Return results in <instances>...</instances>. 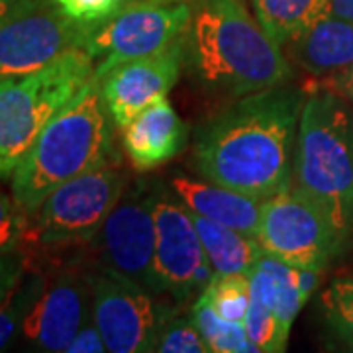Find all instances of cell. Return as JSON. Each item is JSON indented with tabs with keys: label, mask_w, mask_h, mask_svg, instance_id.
Wrapping results in <instances>:
<instances>
[{
	"label": "cell",
	"mask_w": 353,
	"mask_h": 353,
	"mask_svg": "<svg viewBox=\"0 0 353 353\" xmlns=\"http://www.w3.org/2000/svg\"><path fill=\"white\" fill-rule=\"evenodd\" d=\"M304 99V87L285 83L230 104L194 136L196 173L259 201L290 187Z\"/></svg>",
	"instance_id": "cell-1"
},
{
	"label": "cell",
	"mask_w": 353,
	"mask_h": 353,
	"mask_svg": "<svg viewBox=\"0 0 353 353\" xmlns=\"http://www.w3.org/2000/svg\"><path fill=\"white\" fill-rule=\"evenodd\" d=\"M187 71L204 92L236 101L290 83L294 75L283 48L248 12L243 0H194Z\"/></svg>",
	"instance_id": "cell-2"
},
{
	"label": "cell",
	"mask_w": 353,
	"mask_h": 353,
	"mask_svg": "<svg viewBox=\"0 0 353 353\" xmlns=\"http://www.w3.org/2000/svg\"><path fill=\"white\" fill-rule=\"evenodd\" d=\"M303 87L292 183L328 218L341 252L353 232V104L316 79Z\"/></svg>",
	"instance_id": "cell-3"
},
{
	"label": "cell",
	"mask_w": 353,
	"mask_h": 353,
	"mask_svg": "<svg viewBox=\"0 0 353 353\" xmlns=\"http://www.w3.org/2000/svg\"><path fill=\"white\" fill-rule=\"evenodd\" d=\"M110 153L112 120L104 108L99 81L92 77L41 130L14 169L12 196L32 216L63 183L110 165Z\"/></svg>",
	"instance_id": "cell-4"
},
{
	"label": "cell",
	"mask_w": 353,
	"mask_h": 353,
	"mask_svg": "<svg viewBox=\"0 0 353 353\" xmlns=\"http://www.w3.org/2000/svg\"><path fill=\"white\" fill-rule=\"evenodd\" d=\"M92 77V57L73 48L30 75L0 79V181L12 179L41 130Z\"/></svg>",
	"instance_id": "cell-5"
},
{
	"label": "cell",
	"mask_w": 353,
	"mask_h": 353,
	"mask_svg": "<svg viewBox=\"0 0 353 353\" xmlns=\"http://www.w3.org/2000/svg\"><path fill=\"white\" fill-rule=\"evenodd\" d=\"M194 0H132L101 24L83 28L81 48L99 79L112 67L169 48L187 34Z\"/></svg>",
	"instance_id": "cell-6"
},
{
	"label": "cell",
	"mask_w": 353,
	"mask_h": 353,
	"mask_svg": "<svg viewBox=\"0 0 353 353\" xmlns=\"http://www.w3.org/2000/svg\"><path fill=\"white\" fill-rule=\"evenodd\" d=\"M126 187V175L110 165L67 181L50 192L32 214L34 224H30L28 240L43 248L90 243Z\"/></svg>",
	"instance_id": "cell-7"
},
{
	"label": "cell",
	"mask_w": 353,
	"mask_h": 353,
	"mask_svg": "<svg viewBox=\"0 0 353 353\" xmlns=\"http://www.w3.org/2000/svg\"><path fill=\"white\" fill-rule=\"evenodd\" d=\"M90 287V310L101 330L106 352H155L165 322L179 312L176 304L159 301L161 296L116 273H87Z\"/></svg>",
	"instance_id": "cell-8"
},
{
	"label": "cell",
	"mask_w": 353,
	"mask_h": 353,
	"mask_svg": "<svg viewBox=\"0 0 353 353\" xmlns=\"http://www.w3.org/2000/svg\"><path fill=\"white\" fill-rule=\"evenodd\" d=\"M255 238L263 252L296 269H326L340 253L328 218L294 183L261 202Z\"/></svg>",
	"instance_id": "cell-9"
},
{
	"label": "cell",
	"mask_w": 353,
	"mask_h": 353,
	"mask_svg": "<svg viewBox=\"0 0 353 353\" xmlns=\"http://www.w3.org/2000/svg\"><path fill=\"white\" fill-rule=\"evenodd\" d=\"M101 271L116 273L153 290V259H155V214L153 189L136 183L124 190L112 212L102 224L97 238Z\"/></svg>",
	"instance_id": "cell-10"
},
{
	"label": "cell",
	"mask_w": 353,
	"mask_h": 353,
	"mask_svg": "<svg viewBox=\"0 0 353 353\" xmlns=\"http://www.w3.org/2000/svg\"><path fill=\"white\" fill-rule=\"evenodd\" d=\"M155 214V259L153 290L176 304L196 296L194 279L206 259L194 218L173 189L153 187Z\"/></svg>",
	"instance_id": "cell-11"
},
{
	"label": "cell",
	"mask_w": 353,
	"mask_h": 353,
	"mask_svg": "<svg viewBox=\"0 0 353 353\" xmlns=\"http://www.w3.org/2000/svg\"><path fill=\"white\" fill-rule=\"evenodd\" d=\"M83 26L51 0H36L0 22V79L30 75L81 48Z\"/></svg>",
	"instance_id": "cell-12"
},
{
	"label": "cell",
	"mask_w": 353,
	"mask_h": 353,
	"mask_svg": "<svg viewBox=\"0 0 353 353\" xmlns=\"http://www.w3.org/2000/svg\"><path fill=\"white\" fill-rule=\"evenodd\" d=\"M185 67L187 34L165 50L116 65L99 77L102 102L114 126L122 130L136 114L167 99Z\"/></svg>",
	"instance_id": "cell-13"
},
{
	"label": "cell",
	"mask_w": 353,
	"mask_h": 353,
	"mask_svg": "<svg viewBox=\"0 0 353 353\" xmlns=\"http://www.w3.org/2000/svg\"><path fill=\"white\" fill-rule=\"evenodd\" d=\"M303 306L296 267L261 253L250 271V308L243 320L250 340L261 353L285 352L292 322Z\"/></svg>",
	"instance_id": "cell-14"
},
{
	"label": "cell",
	"mask_w": 353,
	"mask_h": 353,
	"mask_svg": "<svg viewBox=\"0 0 353 353\" xmlns=\"http://www.w3.org/2000/svg\"><path fill=\"white\" fill-rule=\"evenodd\" d=\"M92 314L87 275L63 271L46 281L43 290L26 316L22 340L34 352H67L71 340Z\"/></svg>",
	"instance_id": "cell-15"
},
{
	"label": "cell",
	"mask_w": 353,
	"mask_h": 353,
	"mask_svg": "<svg viewBox=\"0 0 353 353\" xmlns=\"http://www.w3.org/2000/svg\"><path fill=\"white\" fill-rule=\"evenodd\" d=\"M120 132L130 163L141 173L169 163L189 143V128L169 99L153 102Z\"/></svg>",
	"instance_id": "cell-16"
},
{
	"label": "cell",
	"mask_w": 353,
	"mask_h": 353,
	"mask_svg": "<svg viewBox=\"0 0 353 353\" xmlns=\"http://www.w3.org/2000/svg\"><path fill=\"white\" fill-rule=\"evenodd\" d=\"M169 187L192 214L210 218L252 238L257 236L263 201L212 181L187 175H173L169 179Z\"/></svg>",
	"instance_id": "cell-17"
},
{
	"label": "cell",
	"mask_w": 353,
	"mask_h": 353,
	"mask_svg": "<svg viewBox=\"0 0 353 353\" xmlns=\"http://www.w3.org/2000/svg\"><path fill=\"white\" fill-rule=\"evenodd\" d=\"M283 48L289 61L312 79L340 73L353 63V22L324 16Z\"/></svg>",
	"instance_id": "cell-18"
},
{
	"label": "cell",
	"mask_w": 353,
	"mask_h": 353,
	"mask_svg": "<svg viewBox=\"0 0 353 353\" xmlns=\"http://www.w3.org/2000/svg\"><path fill=\"white\" fill-rule=\"evenodd\" d=\"M202 248L218 275H250L255 261L263 253L257 238L245 236L234 228L210 218L192 214Z\"/></svg>",
	"instance_id": "cell-19"
},
{
	"label": "cell",
	"mask_w": 353,
	"mask_h": 353,
	"mask_svg": "<svg viewBox=\"0 0 353 353\" xmlns=\"http://www.w3.org/2000/svg\"><path fill=\"white\" fill-rule=\"evenodd\" d=\"M252 4L257 22L281 48L328 16V0H252Z\"/></svg>",
	"instance_id": "cell-20"
},
{
	"label": "cell",
	"mask_w": 353,
	"mask_h": 353,
	"mask_svg": "<svg viewBox=\"0 0 353 353\" xmlns=\"http://www.w3.org/2000/svg\"><path fill=\"white\" fill-rule=\"evenodd\" d=\"M190 316L196 328L201 330L204 341L208 343L210 353H261L250 340L243 322L222 318L202 292L192 301Z\"/></svg>",
	"instance_id": "cell-21"
},
{
	"label": "cell",
	"mask_w": 353,
	"mask_h": 353,
	"mask_svg": "<svg viewBox=\"0 0 353 353\" xmlns=\"http://www.w3.org/2000/svg\"><path fill=\"white\" fill-rule=\"evenodd\" d=\"M46 279L41 275H28L0 301V352L8 350L22 336L26 316L30 314L39 292L43 290Z\"/></svg>",
	"instance_id": "cell-22"
},
{
	"label": "cell",
	"mask_w": 353,
	"mask_h": 353,
	"mask_svg": "<svg viewBox=\"0 0 353 353\" xmlns=\"http://www.w3.org/2000/svg\"><path fill=\"white\" fill-rule=\"evenodd\" d=\"M202 294L222 318L243 322L250 308V275H218L210 279Z\"/></svg>",
	"instance_id": "cell-23"
},
{
	"label": "cell",
	"mask_w": 353,
	"mask_h": 353,
	"mask_svg": "<svg viewBox=\"0 0 353 353\" xmlns=\"http://www.w3.org/2000/svg\"><path fill=\"white\" fill-rule=\"evenodd\" d=\"M320 306L328 328L353 352V277L332 281L320 296Z\"/></svg>",
	"instance_id": "cell-24"
},
{
	"label": "cell",
	"mask_w": 353,
	"mask_h": 353,
	"mask_svg": "<svg viewBox=\"0 0 353 353\" xmlns=\"http://www.w3.org/2000/svg\"><path fill=\"white\" fill-rule=\"evenodd\" d=\"M159 353H210L208 343L202 338L192 316H181L176 312L165 322L159 334L157 347Z\"/></svg>",
	"instance_id": "cell-25"
},
{
	"label": "cell",
	"mask_w": 353,
	"mask_h": 353,
	"mask_svg": "<svg viewBox=\"0 0 353 353\" xmlns=\"http://www.w3.org/2000/svg\"><path fill=\"white\" fill-rule=\"evenodd\" d=\"M30 214L16 202L12 194L0 192V255L20 252L30 238Z\"/></svg>",
	"instance_id": "cell-26"
},
{
	"label": "cell",
	"mask_w": 353,
	"mask_h": 353,
	"mask_svg": "<svg viewBox=\"0 0 353 353\" xmlns=\"http://www.w3.org/2000/svg\"><path fill=\"white\" fill-rule=\"evenodd\" d=\"M61 12L75 24L88 28L108 20L120 10L118 0H53Z\"/></svg>",
	"instance_id": "cell-27"
},
{
	"label": "cell",
	"mask_w": 353,
	"mask_h": 353,
	"mask_svg": "<svg viewBox=\"0 0 353 353\" xmlns=\"http://www.w3.org/2000/svg\"><path fill=\"white\" fill-rule=\"evenodd\" d=\"M106 352V343L102 338L101 330L97 326L94 318L90 314L87 322L81 326V330L75 334V338L71 340L69 347L65 353H104Z\"/></svg>",
	"instance_id": "cell-28"
},
{
	"label": "cell",
	"mask_w": 353,
	"mask_h": 353,
	"mask_svg": "<svg viewBox=\"0 0 353 353\" xmlns=\"http://www.w3.org/2000/svg\"><path fill=\"white\" fill-rule=\"evenodd\" d=\"M26 259L20 252L0 255V301L24 279Z\"/></svg>",
	"instance_id": "cell-29"
},
{
	"label": "cell",
	"mask_w": 353,
	"mask_h": 353,
	"mask_svg": "<svg viewBox=\"0 0 353 353\" xmlns=\"http://www.w3.org/2000/svg\"><path fill=\"white\" fill-rule=\"evenodd\" d=\"M322 273H324V269H314V267L296 269V283H299V294H301L303 304L308 303V299L318 289V285L322 281Z\"/></svg>",
	"instance_id": "cell-30"
},
{
	"label": "cell",
	"mask_w": 353,
	"mask_h": 353,
	"mask_svg": "<svg viewBox=\"0 0 353 353\" xmlns=\"http://www.w3.org/2000/svg\"><path fill=\"white\" fill-rule=\"evenodd\" d=\"M316 81L334 88L336 92H340L341 97H345L353 104V63L345 69H341L340 73H334V75L324 77V79H316Z\"/></svg>",
	"instance_id": "cell-31"
},
{
	"label": "cell",
	"mask_w": 353,
	"mask_h": 353,
	"mask_svg": "<svg viewBox=\"0 0 353 353\" xmlns=\"http://www.w3.org/2000/svg\"><path fill=\"white\" fill-rule=\"evenodd\" d=\"M328 16L353 22V0H328Z\"/></svg>",
	"instance_id": "cell-32"
},
{
	"label": "cell",
	"mask_w": 353,
	"mask_h": 353,
	"mask_svg": "<svg viewBox=\"0 0 353 353\" xmlns=\"http://www.w3.org/2000/svg\"><path fill=\"white\" fill-rule=\"evenodd\" d=\"M32 2H36V0H0V22L6 20L8 16H12L14 12L30 6Z\"/></svg>",
	"instance_id": "cell-33"
},
{
	"label": "cell",
	"mask_w": 353,
	"mask_h": 353,
	"mask_svg": "<svg viewBox=\"0 0 353 353\" xmlns=\"http://www.w3.org/2000/svg\"><path fill=\"white\" fill-rule=\"evenodd\" d=\"M128 2H132V0H118V4H120V8H122V6H126Z\"/></svg>",
	"instance_id": "cell-34"
}]
</instances>
